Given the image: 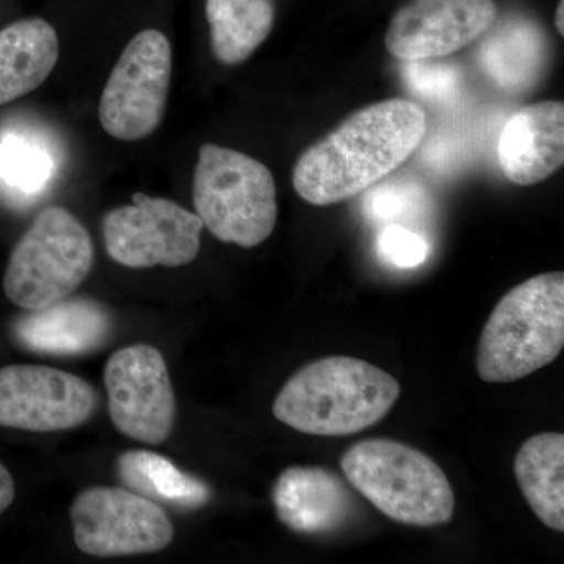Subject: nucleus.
Segmentation results:
<instances>
[{"label":"nucleus","mask_w":564,"mask_h":564,"mask_svg":"<svg viewBox=\"0 0 564 564\" xmlns=\"http://www.w3.org/2000/svg\"><path fill=\"white\" fill-rule=\"evenodd\" d=\"M480 46L481 68L503 88H522L532 84L544 63L545 40L541 29L524 17L505 20L489 28Z\"/></svg>","instance_id":"nucleus-19"},{"label":"nucleus","mask_w":564,"mask_h":564,"mask_svg":"<svg viewBox=\"0 0 564 564\" xmlns=\"http://www.w3.org/2000/svg\"><path fill=\"white\" fill-rule=\"evenodd\" d=\"M122 486L152 502L174 510H198L210 500L209 486L182 473L165 456L150 451H128L117 462Z\"/></svg>","instance_id":"nucleus-18"},{"label":"nucleus","mask_w":564,"mask_h":564,"mask_svg":"<svg viewBox=\"0 0 564 564\" xmlns=\"http://www.w3.org/2000/svg\"><path fill=\"white\" fill-rule=\"evenodd\" d=\"M14 337L22 347L50 355H82L98 348L110 333L106 310L93 300L68 299L29 311L14 322Z\"/></svg>","instance_id":"nucleus-15"},{"label":"nucleus","mask_w":564,"mask_h":564,"mask_svg":"<svg viewBox=\"0 0 564 564\" xmlns=\"http://www.w3.org/2000/svg\"><path fill=\"white\" fill-rule=\"evenodd\" d=\"M497 14L494 0H413L393 13L386 50L402 62L445 57L485 35Z\"/></svg>","instance_id":"nucleus-12"},{"label":"nucleus","mask_w":564,"mask_h":564,"mask_svg":"<svg viewBox=\"0 0 564 564\" xmlns=\"http://www.w3.org/2000/svg\"><path fill=\"white\" fill-rule=\"evenodd\" d=\"M96 406L98 393L77 375L29 364L0 369V426L63 432L90 421Z\"/></svg>","instance_id":"nucleus-11"},{"label":"nucleus","mask_w":564,"mask_h":564,"mask_svg":"<svg viewBox=\"0 0 564 564\" xmlns=\"http://www.w3.org/2000/svg\"><path fill=\"white\" fill-rule=\"evenodd\" d=\"M74 543L91 556L154 554L169 547L174 525L161 505L122 488L93 486L69 508Z\"/></svg>","instance_id":"nucleus-8"},{"label":"nucleus","mask_w":564,"mask_h":564,"mask_svg":"<svg viewBox=\"0 0 564 564\" xmlns=\"http://www.w3.org/2000/svg\"><path fill=\"white\" fill-rule=\"evenodd\" d=\"M196 215L225 243L254 248L272 236L278 220L273 174L243 152L206 143L193 174Z\"/></svg>","instance_id":"nucleus-5"},{"label":"nucleus","mask_w":564,"mask_h":564,"mask_svg":"<svg viewBox=\"0 0 564 564\" xmlns=\"http://www.w3.org/2000/svg\"><path fill=\"white\" fill-rule=\"evenodd\" d=\"M564 0H560L558 7H556L555 11V28L558 31L560 35H564Z\"/></svg>","instance_id":"nucleus-26"},{"label":"nucleus","mask_w":564,"mask_h":564,"mask_svg":"<svg viewBox=\"0 0 564 564\" xmlns=\"http://www.w3.org/2000/svg\"><path fill=\"white\" fill-rule=\"evenodd\" d=\"M104 383L118 432L150 445L169 440L177 404L169 367L158 348L137 344L115 351L106 364Z\"/></svg>","instance_id":"nucleus-10"},{"label":"nucleus","mask_w":564,"mask_h":564,"mask_svg":"<svg viewBox=\"0 0 564 564\" xmlns=\"http://www.w3.org/2000/svg\"><path fill=\"white\" fill-rule=\"evenodd\" d=\"M93 263L95 247L85 226L65 207L50 206L14 245L3 292L22 310H44L73 295Z\"/></svg>","instance_id":"nucleus-6"},{"label":"nucleus","mask_w":564,"mask_h":564,"mask_svg":"<svg viewBox=\"0 0 564 564\" xmlns=\"http://www.w3.org/2000/svg\"><path fill=\"white\" fill-rule=\"evenodd\" d=\"M203 228L198 215L141 192L133 193L132 204L110 210L102 220L107 252L129 269L187 265L202 248Z\"/></svg>","instance_id":"nucleus-9"},{"label":"nucleus","mask_w":564,"mask_h":564,"mask_svg":"<svg viewBox=\"0 0 564 564\" xmlns=\"http://www.w3.org/2000/svg\"><path fill=\"white\" fill-rule=\"evenodd\" d=\"M563 347L564 273L538 274L494 307L478 343V377L513 383L554 362Z\"/></svg>","instance_id":"nucleus-3"},{"label":"nucleus","mask_w":564,"mask_h":564,"mask_svg":"<svg viewBox=\"0 0 564 564\" xmlns=\"http://www.w3.org/2000/svg\"><path fill=\"white\" fill-rule=\"evenodd\" d=\"M514 475L538 519L564 532V434L540 433L527 440L516 455Z\"/></svg>","instance_id":"nucleus-17"},{"label":"nucleus","mask_w":564,"mask_h":564,"mask_svg":"<svg viewBox=\"0 0 564 564\" xmlns=\"http://www.w3.org/2000/svg\"><path fill=\"white\" fill-rule=\"evenodd\" d=\"M400 397L392 375L350 356L304 366L278 393L273 415L296 432L351 436L383 421Z\"/></svg>","instance_id":"nucleus-2"},{"label":"nucleus","mask_w":564,"mask_h":564,"mask_svg":"<svg viewBox=\"0 0 564 564\" xmlns=\"http://www.w3.org/2000/svg\"><path fill=\"white\" fill-rule=\"evenodd\" d=\"M415 206V193L395 185L378 187L366 199L367 215L375 221H384L386 225H395L397 220L408 218V215L413 214Z\"/></svg>","instance_id":"nucleus-23"},{"label":"nucleus","mask_w":564,"mask_h":564,"mask_svg":"<svg viewBox=\"0 0 564 564\" xmlns=\"http://www.w3.org/2000/svg\"><path fill=\"white\" fill-rule=\"evenodd\" d=\"M14 481L6 466L0 463V514L13 503Z\"/></svg>","instance_id":"nucleus-25"},{"label":"nucleus","mask_w":564,"mask_h":564,"mask_svg":"<svg viewBox=\"0 0 564 564\" xmlns=\"http://www.w3.org/2000/svg\"><path fill=\"white\" fill-rule=\"evenodd\" d=\"M2 173L9 177L11 184L20 187H31V182L40 176L39 161L35 155H28L22 150H10L2 159Z\"/></svg>","instance_id":"nucleus-24"},{"label":"nucleus","mask_w":564,"mask_h":564,"mask_svg":"<svg viewBox=\"0 0 564 564\" xmlns=\"http://www.w3.org/2000/svg\"><path fill=\"white\" fill-rule=\"evenodd\" d=\"M273 0H206L210 46L223 65H240L272 33Z\"/></svg>","instance_id":"nucleus-20"},{"label":"nucleus","mask_w":564,"mask_h":564,"mask_svg":"<svg viewBox=\"0 0 564 564\" xmlns=\"http://www.w3.org/2000/svg\"><path fill=\"white\" fill-rule=\"evenodd\" d=\"M377 248L386 263L402 270L422 265L429 256L425 239L403 225H386L378 234Z\"/></svg>","instance_id":"nucleus-21"},{"label":"nucleus","mask_w":564,"mask_h":564,"mask_svg":"<svg viewBox=\"0 0 564 564\" xmlns=\"http://www.w3.org/2000/svg\"><path fill=\"white\" fill-rule=\"evenodd\" d=\"M425 131V111L408 99L364 107L300 155L293 188L313 206L350 199L406 162Z\"/></svg>","instance_id":"nucleus-1"},{"label":"nucleus","mask_w":564,"mask_h":564,"mask_svg":"<svg viewBox=\"0 0 564 564\" xmlns=\"http://www.w3.org/2000/svg\"><path fill=\"white\" fill-rule=\"evenodd\" d=\"M61 55L57 32L41 18L0 31V106L35 91L51 76Z\"/></svg>","instance_id":"nucleus-16"},{"label":"nucleus","mask_w":564,"mask_h":564,"mask_svg":"<svg viewBox=\"0 0 564 564\" xmlns=\"http://www.w3.org/2000/svg\"><path fill=\"white\" fill-rule=\"evenodd\" d=\"M172 44L161 31L147 29L122 51L99 101V121L113 139L137 141L158 131L165 117L172 82Z\"/></svg>","instance_id":"nucleus-7"},{"label":"nucleus","mask_w":564,"mask_h":564,"mask_svg":"<svg viewBox=\"0 0 564 564\" xmlns=\"http://www.w3.org/2000/svg\"><path fill=\"white\" fill-rule=\"evenodd\" d=\"M278 519L292 532L321 534L343 527L352 513L350 489L339 475L318 466H292L274 481Z\"/></svg>","instance_id":"nucleus-14"},{"label":"nucleus","mask_w":564,"mask_h":564,"mask_svg":"<svg viewBox=\"0 0 564 564\" xmlns=\"http://www.w3.org/2000/svg\"><path fill=\"white\" fill-rule=\"evenodd\" d=\"M348 484L377 510L399 524L437 527L455 513V492L447 475L411 445L366 440L340 459Z\"/></svg>","instance_id":"nucleus-4"},{"label":"nucleus","mask_w":564,"mask_h":564,"mask_svg":"<svg viewBox=\"0 0 564 564\" xmlns=\"http://www.w3.org/2000/svg\"><path fill=\"white\" fill-rule=\"evenodd\" d=\"M404 63V82L415 95L445 98L458 85V69L447 63L432 62V58Z\"/></svg>","instance_id":"nucleus-22"},{"label":"nucleus","mask_w":564,"mask_h":564,"mask_svg":"<svg viewBox=\"0 0 564 564\" xmlns=\"http://www.w3.org/2000/svg\"><path fill=\"white\" fill-rule=\"evenodd\" d=\"M497 159L508 181L540 184L564 163V106L543 101L527 106L505 122Z\"/></svg>","instance_id":"nucleus-13"}]
</instances>
